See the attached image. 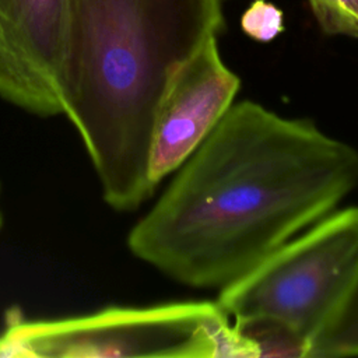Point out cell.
<instances>
[{"instance_id":"cell-1","label":"cell","mask_w":358,"mask_h":358,"mask_svg":"<svg viewBox=\"0 0 358 358\" xmlns=\"http://www.w3.org/2000/svg\"><path fill=\"white\" fill-rule=\"evenodd\" d=\"M358 185V151L312 122L234 103L127 236L169 278L224 288Z\"/></svg>"},{"instance_id":"cell-2","label":"cell","mask_w":358,"mask_h":358,"mask_svg":"<svg viewBox=\"0 0 358 358\" xmlns=\"http://www.w3.org/2000/svg\"><path fill=\"white\" fill-rule=\"evenodd\" d=\"M60 98L105 203L138 208L158 103L173 71L222 27L221 0H67Z\"/></svg>"},{"instance_id":"cell-3","label":"cell","mask_w":358,"mask_h":358,"mask_svg":"<svg viewBox=\"0 0 358 358\" xmlns=\"http://www.w3.org/2000/svg\"><path fill=\"white\" fill-rule=\"evenodd\" d=\"M232 324L215 302L108 306L63 319L6 315L0 357L231 358Z\"/></svg>"},{"instance_id":"cell-4","label":"cell","mask_w":358,"mask_h":358,"mask_svg":"<svg viewBox=\"0 0 358 358\" xmlns=\"http://www.w3.org/2000/svg\"><path fill=\"white\" fill-rule=\"evenodd\" d=\"M357 275L358 207H347L331 211L221 288L217 303L232 320L273 319L309 344Z\"/></svg>"},{"instance_id":"cell-5","label":"cell","mask_w":358,"mask_h":358,"mask_svg":"<svg viewBox=\"0 0 358 358\" xmlns=\"http://www.w3.org/2000/svg\"><path fill=\"white\" fill-rule=\"evenodd\" d=\"M67 0H0V96L41 116L63 115Z\"/></svg>"},{"instance_id":"cell-6","label":"cell","mask_w":358,"mask_h":358,"mask_svg":"<svg viewBox=\"0 0 358 358\" xmlns=\"http://www.w3.org/2000/svg\"><path fill=\"white\" fill-rule=\"evenodd\" d=\"M239 77L210 35L171 76L157 108L148 176L154 187L178 171L234 105Z\"/></svg>"},{"instance_id":"cell-7","label":"cell","mask_w":358,"mask_h":358,"mask_svg":"<svg viewBox=\"0 0 358 358\" xmlns=\"http://www.w3.org/2000/svg\"><path fill=\"white\" fill-rule=\"evenodd\" d=\"M352 355H358V275L333 315L309 340L306 358Z\"/></svg>"},{"instance_id":"cell-8","label":"cell","mask_w":358,"mask_h":358,"mask_svg":"<svg viewBox=\"0 0 358 358\" xmlns=\"http://www.w3.org/2000/svg\"><path fill=\"white\" fill-rule=\"evenodd\" d=\"M235 329L250 344L253 357H303L308 343L288 326L266 317L232 320Z\"/></svg>"},{"instance_id":"cell-9","label":"cell","mask_w":358,"mask_h":358,"mask_svg":"<svg viewBox=\"0 0 358 358\" xmlns=\"http://www.w3.org/2000/svg\"><path fill=\"white\" fill-rule=\"evenodd\" d=\"M309 4L326 34L358 38V0H309Z\"/></svg>"},{"instance_id":"cell-10","label":"cell","mask_w":358,"mask_h":358,"mask_svg":"<svg viewBox=\"0 0 358 358\" xmlns=\"http://www.w3.org/2000/svg\"><path fill=\"white\" fill-rule=\"evenodd\" d=\"M241 28L255 41L270 42L284 31V14L267 0H253L241 17Z\"/></svg>"},{"instance_id":"cell-11","label":"cell","mask_w":358,"mask_h":358,"mask_svg":"<svg viewBox=\"0 0 358 358\" xmlns=\"http://www.w3.org/2000/svg\"><path fill=\"white\" fill-rule=\"evenodd\" d=\"M1 224H3V217H1V214H0V228H1Z\"/></svg>"}]
</instances>
